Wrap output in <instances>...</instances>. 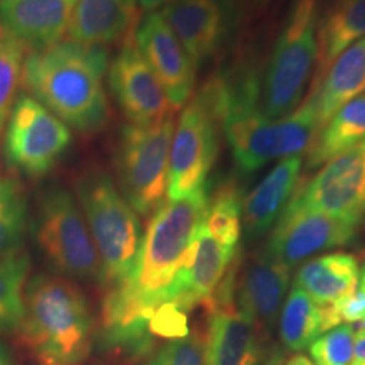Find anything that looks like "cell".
<instances>
[{
    "mask_svg": "<svg viewBox=\"0 0 365 365\" xmlns=\"http://www.w3.org/2000/svg\"><path fill=\"white\" fill-rule=\"evenodd\" d=\"M137 0H76L68 34L86 46L115 43L127 34L135 19Z\"/></svg>",
    "mask_w": 365,
    "mask_h": 365,
    "instance_id": "obj_22",
    "label": "cell"
},
{
    "mask_svg": "<svg viewBox=\"0 0 365 365\" xmlns=\"http://www.w3.org/2000/svg\"><path fill=\"white\" fill-rule=\"evenodd\" d=\"M291 269L264 252L249 259L235 279L237 308L261 328H271L289 286Z\"/></svg>",
    "mask_w": 365,
    "mask_h": 365,
    "instance_id": "obj_19",
    "label": "cell"
},
{
    "mask_svg": "<svg viewBox=\"0 0 365 365\" xmlns=\"http://www.w3.org/2000/svg\"><path fill=\"white\" fill-rule=\"evenodd\" d=\"M134 41L161 81L171 107H185L193 93L195 66L159 12H148L134 29Z\"/></svg>",
    "mask_w": 365,
    "mask_h": 365,
    "instance_id": "obj_16",
    "label": "cell"
},
{
    "mask_svg": "<svg viewBox=\"0 0 365 365\" xmlns=\"http://www.w3.org/2000/svg\"><path fill=\"white\" fill-rule=\"evenodd\" d=\"M203 225L213 239L227 249L237 250L242 235V196L235 182H223L208 200Z\"/></svg>",
    "mask_w": 365,
    "mask_h": 365,
    "instance_id": "obj_28",
    "label": "cell"
},
{
    "mask_svg": "<svg viewBox=\"0 0 365 365\" xmlns=\"http://www.w3.org/2000/svg\"><path fill=\"white\" fill-rule=\"evenodd\" d=\"M225 80L222 129L230 144L237 170L255 173L276 159L301 156L318 134L317 113L307 102L287 117L264 115L259 100V76L242 71Z\"/></svg>",
    "mask_w": 365,
    "mask_h": 365,
    "instance_id": "obj_3",
    "label": "cell"
},
{
    "mask_svg": "<svg viewBox=\"0 0 365 365\" xmlns=\"http://www.w3.org/2000/svg\"><path fill=\"white\" fill-rule=\"evenodd\" d=\"M71 130L44 105L22 93L17 97L2 137V158L9 170L43 178L65 156Z\"/></svg>",
    "mask_w": 365,
    "mask_h": 365,
    "instance_id": "obj_10",
    "label": "cell"
},
{
    "mask_svg": "<svg viewBox=\"0 0 365 365\" xmlns=\"http://www.w3.org/2000/svg\"><path fill=\"white\" fill-rule=\"evenodd\" d=\"M282 365H314V364L309 362V359L304 357V355H294V357L284 360Z\"/></svg>",
    "mask_w": 365,
    "mask_h": 365,
    "instance_id": "obj_35",
    "label": "cell"
},
{
    "mask_svg": "<svg viewBox=\"0 0 365 365\" xmlns=\"http://www.w3.org/2000/svg\"><path fill=\"white\" fill-rule=\"evenodd\" d=\"M29 202L24 186L12 175L0 171V257L24 252Z\"/></svg>",
    "mask_w": 365,
    "mask_h": 365,
    "instance_id": "obj_27",
    "label": "cell"
},
{
    "mask_svg": "<svg viewBox=\"0 0 365 365\" xmlns=\"http://www.w3.org/2000/svg\"><path fill=\"white\" fill-rule=\"evenodd\" d=\"M26 48L0 26V144L22 86Z\"/></svg>",
    "mask_w": 365,
    "mask_h": 365,
    "instance_id": "obj_30",
    "label": "cell"
},
{
    "mask_svg": "<svg viewBox=\"0 0 365 365\" xmlns=\"http://www.w3.org/2000/svg\"><path fill=\"white\" fill-rule=\"evenodd\" d=\"M317 29V0H294L259 81L261 108L272 120L287 117L301 103L318 58Z\"/></svg>",
    "mask_w": 365,
    "mask_h": 365,
    "instance_id": "obj_6",
    "label": "cell"
},
{
    "mask_svg": "<svg viewBox=\"0 0 365 365\" xmlns=\"http://www.w3.org/2000/svg\"><path fill=\"white\" fill-rule=\"evenodd\" d=\"M360 267L352 254L333 252L314 257L298 269L294 286L303 289L318 307H328L357 289Z\"/></svg>",
    "mask_w": 365,
    "mask_h": 365,
    "instance_id": "obj_23",
    "label": "cell"
},
{
    "mask_svg": "<svg viewBox=\"0 0 365 365\" xmlns=\"http://www.w3.org/2000/svg\"><path fill=\"white\" fill-rule=\"evenodd\" d=\"M266 365H282V355L281 354H274L272 357L267 360Z\"/></svg>",
    "mask_w": 365,
    "mask_h": 365,
    "instance_id": "obj_38",
    "label": "cell"
},
{
    "mask_svg": "<svg viewBox=\"0 0 365 365\" xmlns=\"http://www.w3.org/2000/svg\"><path fill=\"white\" fill-rule=\"evenodd\" d=\"M175 120L125 125L118 137L115 171L118 190L139 215H150L166 203L168 170Z\"/></svg>",
    "mask_w": 365,
    "mask_h": 365,
    "instance_id": "obj_9",
    "label": "cell"
},
{
    "mask_svg": "<svg viewBox=\"0 0 365 365\" xmlns=\"http://www.w3.org/2000/svg\"><path fill=\"white\" fill-rule=\"evenodd\" d=\"M171 2H175V0H137V4H139L145 12H158V9L166 7L168 4Z\"/></svg>",
    "mask_w": 365,
    "mask_h": 365,
    "instance_id": "obj_34",
    "label": "cell"
},
{
    "mask_svg": "<svg viewBox=\"0 0 365 365\" xmlns=\"http://www.w3.org/2000/svg\"><path fill=\"white\" fill-rule=\"evenodd\" d=\"M143 365H212L205 335L188 331L181 339L170 340Z\"/></svg>",
    "mask_w": 365,
    "mask_h": 365,
    "instance_id": "obj_32",
    "label": "cell"
},
{
    "mask_svg": "<svg viewBox=\"0 0 365 365\" xmlns=\"http://www.w3.org/2000/svg\"><path fill=\"white\" fill-rule=\"evenodd\" d=\"M239 2H259V0H237V4Z\"/></svg>",
    "mask_w": 365,
    "mask_h": 365,
    "instance_id": "obj_39",
    "label": "cell"
},
{
    "mask_svg": "<svg viewBox=\"0 0 365 365\" xmlns=\"http://www.w3.org/2000/svg\"><path fill=\"white\" fill-rule=\"evenodd\" d=\"M76 0H0V26L31 51L61 43Z\"/></svg>",
    "mask_w": 365,
    "mask_h": 365,
    "instance_id": "obj_18",
    "label": "cell"
},
{
    "mask_svg": "<svg viewBox=\"0 0 365 365\" xmlns=\"http://www.w3.org/2000/svg\"><path fill=\"white\" fill-rule=\"evenodd\" d=\"M359 289L362 291V294L365 296V266L360 269V277H359ZM362 325H365V319L362 322Z\"/></svg>",
    "mask_w": 365,
    "mask_h": 365,
    "instance_id": "obj_37",
    "label": "cell"
},
{
    "mask_svg": "<svg viewBox=\"0 0 365 365\" xmlns=\"http://www.w3.org/2000/svg\"><path fill=\"white\" fill-rule=\"evenodd\" d=\"M237 267L228 269L205 307L208 309L207 345L212 365H261V330L235 303Z\"/></svg>",
    "mask_w": 365,
    "mask_h": 365,
    "instance_id": "obj_13",
    "label": "cell"
},
{
    "mask_svg": "<svg viewBox=\"0 0 365 365\" xmlns=\"http://www.w3.org/2000/svg\"><path fill=\"white\" fill-rule=\"evenodd\" d=\"M303 158L281 159L242 203V228L249 240H255L271 230L296 190Z\"/></svg>",
    "mask_w": 365,
    "mask_h": 365,
    "instance_id": "obj_20",
    "label": "cell"
},
{
    "mask_svg": "<svg viewBox=\"0 0 365 365\" xmlns=\"http://www.w3.org/2000/svg\"><path fill=\"white\" fill-rule=\"evenodd\" d=\"M107 70L105 48L61 41L27 54L22 86L70 129L93 134L108 120Z\"/></svg>",
    "mask_w": 365,
    "mask_h": 365,
    "instance_id": "obj_2",
    "label": "cell"
},
{
    "mask_svg": "<svg viewBox=\"0 0 365 365\" xmlns=\"http://www.w3.org/2000/svg\"><path fill=\"white\" fill-rule=\"evenodd\" d=\"M365 140V95L340 108L314 135L308 149V168L325 164Z\"/></svg>",
    "mask_w": 365,
    "mask_h": 365,
    "instance_id": "obj_25",
    "label": "cell"
},
{
    "mask_svg": "<svg viewBox=\"0 0 365 365\" xmlns=\"http://www.w3.org/2000/svg\"><path fill=\"white\" fill-rule=\"evenodd\" d=\"M225 105V80L213 76L181 112L173 134L168 198L178 200L205 188L218 156Z\"/></svg>",
    "mask_w": 365,
    "mask_h": 365,
    "instance_id": "obj_7",
    "label": "cell"
},
{
    "mask_svg": "<svg viewBox=\"0 0 365 365\" xmlns=\"http://www.w3.org/2000/svg\"><path fill=\"white\" fill-rule=\"evenodd\" d=\"M279 333L282 345L289 352L308 349L322 333H325L323 308L318 307L303 289L293 286L282 307Z\"/></svg>",
    "mask_w": 365,
    "mask_h": 365,
    "instance_id": "obj_26",
    "label": "cell"
},
{
    "mask_svg": "<svg viewBox=\"0 0 365 365\" xmlns=\"http://www.w3.org/2000/svg\"><path fill=\"white\" fill-rule=\"evenodd\" d=\"M34 240L54 271L75 279H97L100 261L78 202L63 186L39 195L31 223Z\"/></svg>",
    "mask_w": 365,
    "mask_h": 365,
    "instance_id": "obj_8",
    "label": "cell"
},
{
    "mask_svg": "<svg viewBox=\"0 0 365 365\" xmlns=\"http://www.w3.org/2000/svg\"><path fill=\"white\" fill-rule=\"evenodd\" d=\"M93 313L75 282L38 274L24 289L21 335L31 352L49 365H76L88 357Z\"/></svg>",
    "mask_w": 365,
    "mask_h": 365,
    "instance_id": "obj_4",
    "label": "cell"
},
{
    "mask_svg": "<svg viewBox=\"0 0 365 365\" xmlns=\"http://www.w3.org/2000/svg\"><path fill=\"white\" fill-rule=\"evenodd\" d=\"M29 272L26 252L0 257V330H19L24 318V289Z\"/></svg>",
    "mask_w": 365,
    "mask_h": 365,
    "instance_id": "obj_29",
    "label": "cell"
},
{
    "mask_svg": "<svg viewBox=\"0 0 365 365\" xmlns=\"http://www.w3.org/2000/svg\"><path fill=\"white\" fill-rule=\"evenodd\" d=\"M352 365H365V325L359 323L355 328V346Z\"/></svg>",
    "mask_w": 365,
    "mask_h": 365,
    "instance_id": "obj_33",
    "label": "cell"
},
{
    "mask_svg": "<svg viewBox=\"0 0 365 365\" xmlns=\"http://www.w3.org/2000/svg\"><path fill=\"white\" fill-rule=\"evenodd\" d=\"M237 250L227 249L210 235L203 222L195 237L193 254L180 271L170 303L182 313L205 304L217 291L234 262Z\"/></svg>",
    "mask_w": 365,
    "mask_h": 365,
    "instance_id": "obj_17",
    "label": "cell"
},
{
    "mask_svg": "<svg viewBox=\"0 0 365 365\" xmlns=\"http://www.w3.org/2000/svg\"><path fill=\"white\" fill-rule=\"evenodd\" d=\"M365 91V38L354 43L331 61L319 76V85L308 102L317 113L318 130L340 110Z\"/></svg>",
    "mask_w": 365,
    "mask_h": 365,
    "instance_id": "obj_21",
    "label": "cell"
},
{
    "mask_svg": "<svg viewBox=\"0 0 365 365\" xmlns=\"http://www.w3.org/2000/svg\"><path fill=\"white\" fill-rule=\"evenodd\" d=\"M108 85L118 108L130 124H158L173 115L175 108L171 107L156 73L137 48L134 34L125 39L108 66Z\"/></svg>",
    "mask_w": 365,
    "mask_h": 365,
    "instance_id": "obj_15",
    "label": "cell"
},
{
    "mask_svg": "<svg viewBox=\"0 0 365 365\" xmlns=\"http://www.w3.org/2000/svg\"><path fill=\"white\" fill-rule=\"evenodd\" d=\"M76 196L100 261V284L107 291L122 286L134 271L144 232L112 176L90 168L76 181Z\"/></svg>",
    "mask_w": 365,
    "mask_h": 365,
    "instance_id": "obj_5",
    "label": "cell"
},
{
    "mask_svg": "<svg viewBox=\"0 0 365 365\" xmlns=\"http://www.w3.org/2000/svg\"><path fill=\"white\" fill-rule=\"evenodd\" d=\"M207 190L168 200L153 213L137 262L122 286L107 291L102 340L108 349L140 357L153 346L149 322L170 303L180 271L193 254L195 237L208 210Z\"/></svg>",
    "mask_w": 365,
    "mask_h": 365,
    "instance_id": "obj_1",
    "label": "cell"
},
{
    "mask_svg": "<svg viewBox=\"0 0 365 365\" xmlns=\"http://www.w3.org/2000/svg\"><path fill=\"white\" fill-rule=\"evenodd\" d=\"M355 346V327L349 323L331 328L308 346L317 365H352Z\"/></svg>",
    "mask_w": 365,
    "mask_h": 365,
    "instance_id": "obj_31",
    "label": "cell"
},
{
    "mask_svg": "<svg viewBox=\"0 0 365 365\" xmlns=\"http://www.w3.org/2000/svg\"><path fill=\"white\" fill-rule=\"evenodd\" d=\"M0 365H14V360L9 354V350L6 349V345L0 341Z\"/></svg>",
    "mask_w": 365,
    "mask_h": 365,
    "instance_id": "obj_36",
    "label": "cell"
},
{
    "mask_svg": "<svg viewBox=\"0 0 365 365\" xmlns=\"http://www.w3.org/2000/svg\"><path fill=\"white\" fill-rule=\"evenodd\" d=\"M289 203L357 225L365 222V140L344 150L296 191Z\"/></svg>",
    "mask_w": 365,
    "mask_h": 365,
    "instance_id": "obj_11",
    "label": "cell"
},
{
    "mask_svg": "<svg viewBox=\"0 0 365 365\" xmlns=\"http://www.w3.org/2000/svg\"><path fill=\"white\" fill-rule=\"evenodd\" d=\"M365 38V0H333L319 19V76L349 46Z\"/></svg>",
    "mask_w": 365,
    "mask_h": 365,
    "instance_id": "obj_24",
    "label": "cell"
},
{
    "mask_svg": "<svg viewBox=\"0 0 365 365\" xmlns=\"http://www.w3.org/2000/svg\"><path fill=\"white\" fill-rule=\"evenodd\" d=\"M237 7V0H175L159 14L198 70L215 58L230 38Z\"/></svg>",
    "mask_w": 365,
    "mask_h": 365,
    "instance_id": "obj_14",
    "label": "cell"
},
{
    "mask_svg": "<svg viewBox=\"0 0 365 365\" xmlns=\"http://www.w3.org/2000/svg\"><path fill=\"white\" fill-rule=\"evenodd\" d=\"M359 228L357 223L287 203L264 252L291 269L309 255L349 245Z\"/></svg>",
    "mask_w": 365,
    "mask_h": 365,
    "instance_id": "obj_12",
    "label": "cell"
}]
</instances>
